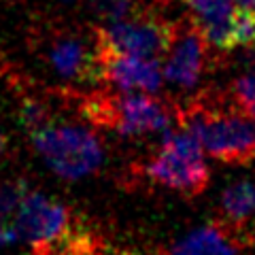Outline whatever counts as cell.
Instances as JSON below:
<instances>
[{
    "instance_id": "6da1fadb",
    "label": "cell",
    "mask_w": 255,
    "mask_h": 255,
    "mask_svg": "<svg viewBox=\"0 0 255 255\" xmlns=\"http://www.w3.org/2000/svg\"><path fill=\"white\" fill-rule=\"evenodd\" d=\"M179 111L181 128L189 130L202 151L223 164H249L255 159V119L230 102H191Z\"/></svg>"
},
{
    "instance_id": "7a4b0ae2",
    "label": "cell",
    "mask_w": 255,
    "mask_h": 255,
    "mask_svg": "<svg viewBox=\"0 0 255 255\" xmlns=\"http://www.w3.org/2000/svg\"><path fill=\"white\" fill-rule=\"evenodd\" d=\"M83 113L90 122L111 128L122 136L164 134L179 119V111L145 92H119L113 96H87Z\"/></svg>"
},
{
    "instance_id": "3957f363",
    "label": "cell",
    "mask_w": 255,
    "mask_h": 255,
    "mask_svg": "<svg viewBox=\"0 0 255 255\" xmlns=\"http://www.w3.org/2000/svg\"><path fill=\"white\" fill-rule=\"evenodd\" d=\"M11 226L17 241L28 243L34 255H58L85 234V228L66 204L38 191L26 194Z\"/></svg>"
},
{
    "instance_id": "277c9868",
    "label": "cell",
    "mask_w": 255,
    "mask_h": 255,
    "mask_svg": "<svg viewBox=\"0 0 255 255\" xmlns=\"http://www.w3.org/2000/svg\"><path fill=\"white\" fill-rule=\"evenodd\" d=\"M28 136L45 164L62 179L77 181L90 177L105 162V147L100 138L83 126L51 119Z\"/></svg>"
},
{
    "instance_id": "5b68a950",
    "label": "cell",
    "mask_w": 255,
    "mask_h": 255,
    "mask_svg": "<svg viewBox=\"0 0 255 255\" xmlns=\"http://www.w3.org/2000/svg\"><path fill=\"white\" fill-rule=\"evenodd\" d=\"M145 177L153 185L194 198L209 187L211 170L198 138L185 128L164 132L157 153L145 164Z\"/></svg>"
},
{
    "instance_id": "8992f818",
    "label": "cell",
    "mask_w": 255,
    "mask_h": 255,
    "mask_svg": "<svg viewBox=\"0 0 255 255\" xmlns=\"http://www.w3.org/2000/svg\"><path fill=\"white\" fill-rule=\"evenodd\" d=\"M94 32L100 49L162 60L170 45L174 23L138 11L132 17L105 23V28H96Z\"/></svg>"
},
{
    "instance_id": "52a82bcc",
    "label": "cell",
    "mask_w": 255,
    "mask_h": 255,
    "mask_svg": "<svg viewBox=\"0 0 255 255\" xmlns=\"http://www.w3.org/2000/svg\"><path fill=\"white\" fill-rule=\"evenodd\" d=\"M43 55L51 70L66 83H100V49L96 32L85 36L73 28H49L43 38Z\"/></svg>"
},
{
    "instance_id": "ba28073f",
    "label": "cell",
    "mask_w": 255,
    "mask_h": 255,
    "mask_svg": "<svg viewBox=\"0 0 255 255\" xmlns=\"http://www.w3.org/2000/svg\"><path fill=\"white\" fill-rule=\"evenodd\" d=\"M209 41L194 23H174L170 45L164 53L162 75L179 90H191L200 83L209 64Z\"/></svg>"
},
{
    "instance_id": "9c48e42d",
    "label": "cell",
    "mask_w": 255,
    "mask_h": 255,
    "mask_svg": "<svg viewBox=\"0 0 255 255\" xmlns=\"http://www.w3.org/2000/svg\"><path fill=\"white\" fill-rule=\"evenodd\" d=\"M98 79L100 83L113 85L119 92L155 94L164 81L162 62L153 58H142V55L100 49Z\"/></svg>"
},
{
    "instance_id": "30bf717a",
    "label": "cell",
    "mask_w": 255,
    "mask_h": 255,
    "mask_svg": "<svg viewBox=\"0 0 255 255\" xmlns=\"http://www.w3.org/2000/svg\"><path fill=\"white\" fill-rule=\"evenodd\" d=\"M189 9L191 23L202 32L211 47L234 51V23L238 4L234 0H183Z\"/></svg>"
},
{
    "instance_id": "8fae6325",
    "label": "cell",
    "mask_w": 255,
    "mask_h": 255,
    "mask_svg": "<svg viewBox=\"0 0 255 255\" xmlns=\"http://www.w3.org/2000/svg\"><path fill=\"white\" fill-rule=\"evenodd\" d=\"M221 223L238 243L255 241V183L234 181L221 194Z\"/></svg>"
},
{
    "instance_id": "7c38bea8",
    "label": "cell",
    "mask_w": 255,
    "mask_h": 255,
    "mask_svg": "<svg viewBox=\"0 0 255 255\" xmlns=\"http://www.w3.org/2000/svg\"><path fill=\"white\" fill-rule=\"evenodd\" d=\"M241 243L223 223H209L170 247L168 255H236Z\"/></svg>"
},
{
    "instance_id": "4fadbf2b",
    "label": "cell",
    "mask_w": 255,
    "mask_h": 255,
    "mask_svg": "<svg viewBox=\"0 0 255 255\" xmlns=\"http://www.w3.org/2000/svg\"><path fill=\"white\" fill-rule=\"evenodd\" d=\"M230 105L255 119V70L238 77L230 90Z\"/></svg>"
},
{
    "instance_id": "5bb4252c",
    "label": "cell",
    "mask_w": 255,
    "mask_h": 255,
    "mask_svg": "<svg viewBox=\"0 0 255 255\" xmlns=\"http://www.w3.org/2000/svg\"><path fill=\"white\" fill-rule=\"evenodd\" d=\"M28 191V183L23 179H9L0 183V217L11 221Z\"/></svg>"
},
{
    "instance_id": "9a60e30c",
    "label": "cell",
    "mask_w": 255,
    "mask_h": 255,
    "mask_svg": "<svg viewBox=\"0 0 255 255\" xmlns=\"http://www.w3.org/2000/svg\"><path fill=\"white\" fill-rule=\"evenodd\" d=\"M92 11L105 23H113L138 13V4L136 0H92Z\"/></svg>"
},
{
    "instance_id": "2e32d148",
    "label": "cell",
    "mask_w": 255,
    "mask_h": 255,
    "mask_svg": "<svg viewBox=\"0 0 255 255\" xmlns=\"http://www.w3.org/2000/svg\"><path fill=\"white\" fill-rule=\"evenodd\" d=\"M51 122V111L45 102L36 98H23L19 105V124L28 134L36 132L38 128Z\"/></svg>"
},
{
    "instance_id": "e0dca14e",
    "label": "cell",
    "mask_w": 255,
    "mask_h": 255,
    "mask_svg": "<svg viewBox=\"0 0 255 255\" xmlns=\"http://www.w3.org/2000/svg\"><path fill=\"white\" fill-rule=\"evenodd\" d=\"M17 241V236H15V230L11 226V221H6L0 217V247L2 245H11Z\"/></svg>"
},
{
    "instance_id": "ac0fdd59",
    "label": "cell",
    "mask_w": 255,
    "mask_h": 255,
    "mask_svg": "<svg viewBox=\"0 0 255 255\" xmlns=\"http://www.w3.org/2000/svg\"><path fill=\"white\" fill-rule=\"evenodd\" d=\"M9 151H11V138H9V134H6L4 128L0 126V159L9 153Z\"/></svg>"
},
{
    "instance_id": "d6986e66",
    "label": "cell",
    "mask_w": 255,
    "mask_h": 255,
    "mask_svg": "<svg viewBox=\"0 0 255 255\" xmlns=\"http://www.w3.org/2000/svg\"><path fill=\"white\" fill-rule=\"evenodd\" d=\"M238 6H245V9H253L255 11V0H234Z\"/></svg>"
},
{
    "instance_id": "ffe728a7",
    "label": "cell",
    "mask_w": 255,
    "mask_h": 255,
    "mask_svg": "<svg viewBox=\"0 0 255 255\" xmlns=\"http://www.w3.org/2000/svg\"><path fill=\"white\" fill-rule=\"evenodd\" d=\"M62 2H73V0H62Z\"/></svg>"
}]
</instances>
